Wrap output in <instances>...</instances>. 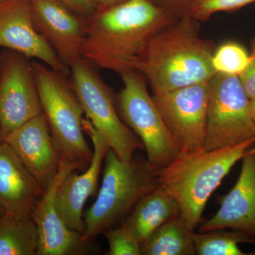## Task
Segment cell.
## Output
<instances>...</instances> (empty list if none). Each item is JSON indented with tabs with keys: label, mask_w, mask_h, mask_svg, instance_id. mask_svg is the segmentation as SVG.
<instances>
[{
	"label": "cell",
	"mask_w": 255,
	"mask_h": 255,
	"mask_svg": "<svg viewBox=\"0 0 255 255\" xmlns=\"http://www.w3.org/2000/svg\"><path fill=\"white\" fill-rule=\"evenodd\" d=\"M94 68L83 58L73 64L70 67V84L86 119L111 150L122 160L128 162L137 150L144 149V146L119 118L110 90Z\"/></svg>",
	"instance_id": "8992f818"
},
{
	"label": "cell",
	"mask_w": 255,
	"mask_h": 255,
	"mask_svg": "<svg viewBox=\"0 0 255 255\" xmlns=\"http://www.w3.org/2000/svg\"><path fill=\"white\" fill-rule=\"evenodd\" d=\"M105 235L110 246V255H140L141 245L122 226L111 228Z\"/></svg>",
	"instance_id": "cb8c5ba5"
},
{
	"label": "cell",
	"mask_w": 255,
	"mask_h": 255,
	"mask_svg": "<svg viewBox=\"0 0 255 255\" xmlns=\"http://www.w3.org/2000/svg\"><path fill=\"white\" fill-rule=\"evenodd\" d=\"M43 193L13 149L0 140V208L7 214L32 218Z\"/></svg>",
	"instance_id": "e0dca14e"
},
{
	"label": "cell",
	"mask_w": 255,
	"mask_h": 255,
	"mask_svg": "<svg viewBox=\"0 0 255 255\" xmlns=\"http://www.w3.org/2000/svg\"><path fill=\"white\" fill-rule=\"evenodd\" d=\"M250 100L255 98V38L252 41L250 60L244 71L239 75Z\"/></svg>",
	"instance_id": "d4e9b609"
},
{
	"label": "cell",
	"mask_w": 255,
	"mask_h": 255,
	"mask_svg": "<svg viewBox=\"0 0 255 255\" xmlns=\"http://www.w3.org/2000/svg\"><path fill=\"white\" fill-rule=\"evenodd\" d=\"M5 1H7V0H0V3L4 2Z\"/></svg>",
	"instance_id": "d6a6232c"
},
{
	"label": "cell",
	"mask_w": 255,
	"mask_h": 255,
	"mask_svg": "<svg viewBox=\"0 0 255 255\" xmlns=\"http://www.w3.org/2000/svg\"><path fill=\"white\" fill-rule=\"evenodd\" d=\"M175 18L151 0H127L87 18L82 58L122 75L138 70L154 36Z\"/></svg>",
	"instance_id": "6da1fadb"
},
{
	"label": "cell",
	"mask_w": 255,
	"mask_h": 255,
	"mask_svg": "<svg viewBox=\"0 0 255 255\" xmlns=\"http://www.w3.org/2000/svg\"><path fill=\"white\" fill-rule=\"evenodd\" d=\"M255 145V138L216 150L183 152L156 169V180L177 202L179 216L194 231L202 221L206 204L223 179Z\"/></svg>",
	"instance_id": "3957f363"
},
{
	"label": "cell",
	"mask_w": 255,
	"mask_h": 255,
	"mask_svg": "<svg viewBox=\"0 0 255 255\" xmlns=\"http://www.w3.org/2000/svg\"><path fill=\"white\" fill-rule=\"evenodd\" d=\"M249 60L250 54L246 48L231 41L215 49L211 62L216 73L239 76L246 68Z\"/></svg>",
	"instance_id": "7402d4cb"
},
{
	"label": "cell",
	"mask_w": 255,
	"mask_h": 255,
	"mask_svg": "<svg viewBox=\"0 0 255 255\" xmlns=\"http://www.w3.org/2000/svg\"><path fill=\"white\" fill-rule=\"evenodd\" d=\"M82 17L88 18L98 10L97 0H55Z\"/></svg>",
	"instance_id": "484cf974"
},
{
	"label": "cell",
	"mask_w": 255,
	"mask_h": 255,
	"mask_svg": "<svg viewBox=\"0 0 255 255\" xmlns=\"http://www.w3.org/2000/svg\"><path fill=\"white\" fill-rule=\"evenodd\" d=\"M1 56L0 129L4 137L43 112L28 58L9 50Z\"/></svg>",
	"instance_id": "30bf717a"
},
{
	"label": "cell",
	"mask_w": 255,
	"mask_h": 255,
	"mask_svg": "<svg viewBox=\"0 0 255 255\" xmlns=\"http://www.w3.org/2000/svg\"><path fill=\"white\" fill-rule=\"evenodd\" d=\"M3 140L13 149L42 190L46 191L58 173L61 155L44 115L31 119L5 135Z\"/></svg>",
	"instance_id": "5bb4252c"
},
{
	"label": "cell",
	"mask_w": 255,
	"mask_h": 255,
	"mask_svg": "<svg viewBox=\"0 0 255 255\" xmlns=\"http://www.w3.org/2000/svg\"><path fill=\"white\" fill-rule=\"evenodd\" d=\"M42 112L61 157L81 170L91 162L93 150L85 140L84 111L70 82L44 63H31Z\"/></svg>",
	"instance_id": "5b68a950"
},
{
	"label": "cell",
	"mask_w": 255,
	"mask_h": 255,
	"mask_svg": "<svg viewBox=\"0 0 255 255\" xmlns=\"http://www.w3.org/2000/svg\"><path fill=\"white\" fill-rule=\"evenodd\" d=\"M249 105L239 76L216 73L209 81L204 148L216 150L255 138Z\"/></svg>",
	"instance_id": "ba28073f"
},
{
	"label": "cell",
	"mask_w": 255,
	"mask_h": 255,
	"mask_svg": "<svg viewBox=\"0 0 255 255\" xmlns=\"http://www.w3.org/2000/svg\"><path fill=\"white\" fill-rule=\"evenodd\" d=\"M37 31L70 68L81 59L87 19L55 0H31Z\"/></svg>",
	"instance_id": "9a60e30c"
},
{
	"label": "cell",
	"mask_w": 255,
	"mask_h": 255,
	"mask_svg": "<svg viewBox=\"0 0 255 255\" xmlns=\"http://www.w3.org/2000/svg\"><path fill=\"white\" fill-rule=\"evenodd\" d=\"M161 8L168 11L175 18L187 15L190 0H151Z\"/></svg>",
	"instance_id": "4316f807"
},
{
	"label": "cell",
	"mask_w": 255,
	"mask_h": 255,
	"mask_svg": "<svg viewBox=\"0 0 255 255\" xmlns=\"http://www.w3.org/2000/svg\"><path fill=\"white\" fill-rule=\"evenodd\" d=\"M38 231L32 218L0 214V255H36Z\"/></svg>",
	"instance_id": "ffe728a7"
},
{
	"label": "cell",
	"mask_w": 255,
	"mask_h": 255,
	"mask_svg": "<svg viewBox=\"0 0 255 255\" xmlns=\"http://www.w3.org/2000/svg\"><path fill=\"white\" fill-rule=\"evenodd\" d=\"M4 137H3L2 132L1 131V129H0V140H3Z\"/></svg>",
	"instance_id": "f546056e"
},
{
	"label": "cell",
	"mask_w": 255,
	"mask_h": 255,
	"mask_svg": "<svg viewBox=\"0 0 255 255\" xmlns=\"http://www.w3.org/2000/svg\"><path fill=\"white\" fill-rule=\"evenodd\" d=\"M196 255H247L241 251L242 243H255V238L240 231L227 229L214 230L207 232L194 233Z\"/></svg>",
	"instance_id": "44dd1931"
},
{
	"label": "cell",
	"mask_w": 255,
	"mask_h": 255,
	"mask_svg": "<svg viewBox=\"0 0 255 255\" xmlns=\"http://www.w3.org/2000/svg\"><path fill=\"white\" fill-rule=\"evenodd\" d=\"M98 1V9H106L122 4L127 0H97Z\"/></svg>",
	"instance_id": "83f0119b"
},
{
	"label": "cell",
	"mask_w": 255,
	"mask_h": 255,
	"mask_svg": "<svg viewBox=\"0 0 255 255\" xmlns=\"http://www.w3.org/2000/svg\"><path fill=\"white\" fill-rule=\"evenodd\" d=\"M255 2V0H190L186 16L204 21L215 13L233 11Z\"/></svg>",
	"instance_id": "603a6c76"
},
{
	"label": "cell",
	"mask_w": 255,
	"mask_h": 255,
	"mask_svg": "<svg viewBox=\"0 0 255 255\" xmlns=\"http://www.w3.org/2000/svg\"><path fill=\"white\" fill-rule=\"evenodd\" d=\"M102 184L97 199L83 215V241L91 244L101 233L116 227L139 201L157 186L155 169L147 159L132 157L125 162L108 151Z\"/></svg>",
	"instance_id": "277c9868"
},
{
	"label": "cell",
	"mask_w": 255,
	"mask_h": 255,
	"mask_svg": "<svg viewBox=\"0 0 255 255\" xmlns=\"http://www.w3.org/2000/svg\"><path fill=\"white\" fill-rule=\"evenodd\" d=\"M142 255H195L194 231L180 216L169 220L141 244Z\"/></svg>",
	"instance_id": "d6986e66"
},
{
	"label": "cell",
	"mask_w": 255,
	"mask_h": 255,
	"mask_svg": "<svg viewBox=\"0 0 255 255\" xmlns=\"http://www.w3.org/2000/svg\"><path fill=\"white\" fill-rule=\"evenodd\" d=\"M214 44L200 34L199 21L175 18L151 40L138 71L148 80L154 95L209 82Z\"/></svg>",
	"instance_id": "7a4b0ae2"
},
{
	"label": "cell",
	"mask_w": 255,
	"mask_h": 255,
	"mask_svg": "<svg viewBox=\"0 0 255 255\" xmlns=\"http://www.w3.org/2000/svg\"><path fill=\"white\" fill-rule=\"evenodd\" d=\"M0 47L25 57L41 60L66 76L70 68L37 31L31 0H7L0 3Z\"/></svg>",
	"instance_id": "8fae6325"
},
{
	"label": "cell",
	"mask_w": 255,
	"mask_h": 255,
	"mask_svg": "<svg viewBox=\"0 0 255 255\" xmlns=\"http://www.w3.org/2000/svg\"><path fill=\"white\" fill-rule=\"evenodd\" d=\"M1 54H0V70H1Z\"/></svg>",
	"instance_id": "1f68e13d"
},
{
	"label": "cell",
	"mask_w": 255,
	"mask_h": 255,
	"mask_svg": "<svg viewBox=\"0 0 255 255\" xmlns=\"http://www.w3.org/2000/svg\"><path fill=\"white\" fill-rule=\"evenodd\" d=\"M250 112H251L252 119L255 125V98L250 100Z\"/></svg>",
	"instance_id": "f1b7e54d"
},
{
	"label": "cell",
	"mask_w": 255,
	"mask_h": 255,
	"mask_svg": "<svg viewBox=\"0 0 255 255\" xmlns=\"http://www.w3.org/2000/svg\"><path fill=\"white\" fill-rule=\"evenodd\" d=\"M178 216L177 202L157 185L137 202L121 226L141 245L156 230Z\"/></svg>",
	"instance_id": "ac0fdd59"
},
{
	"label": "cell",
	"mask_w": 255,
	"mask_h": 255,
	"mask_svg": "<svg viewBox=\"0 0 255 255\" xmlns=\"http://www.w3.org/2000/svg\"><path fill=\"white\" fill-rule=\"evenodd\" d=\"M242 160L237 182L216 214L201 223L199 232L233 230L255 238V148L250 149Z\"/></svg>",
	"instance_id": "2e32d148"
},
{
	"label": "cell",
	"mask_w": 255,
	"mask_h": 255,
	"mask_svg": "<svg viewBox=\"0 0 255 255\" xmlns=\"http://www.w3.org/2000/svg\"><path fill=\"white\" fill-rule=\"evenodd\" d=\"M84 131L91 139L93 155L90 165L82 174L73 170L62 181L56 196V206L61 219L72 231L82 234L85 228L83 209L90 196L95 195L102 163L110 147L86 118Z\"/></svg>",
	"instance_id": "4fadbf2b"
},
{
	"label": "cell",
	"mask_w": 255,
	"mask_h": 255,
	"mask_svg": "<svg viewBox=\"0 0 255 255\" xmlns=\"http://www.w3.org/2000/svg\"><path fill=\"white\" fill-rule=\"evenodd\" d=\"M4 211H3V210L1 209V208H0V214H4Z\"/></svg>",
	"instance_id": "4dcf8cb0"
},
{
	"label": "cell",
	"mask_w": 255,
	"mask_h": 255,
	"mask_svg": "<svg viewBox=\"0 0 255 255\" xmlns=\"http://www.w3.org/2000/svg\"><path fill=\"white\" fill-rule=\"evenodd\" d=\"M120 75L124 87L118 100L122 117L141 140L149 163L155 170L162 168L180 152L147 92L144 75L136 70Z\"/></svg>",
	"instance_id": "52a82bcc"
},
{
	"label": "cell",
	"mask_w": 255,
	"mask_h": 255,
	"mask_svg": "<svg viewBox=\"0 0 255 255\" xmlns=\"http://www.w3.org/2000/svg\"><path fill=\"white\" fill-rule=\"evenodd\" d=\"M73 170H81L78 164L61 157L56 177L37 203L32 219L38 236L37 255H80L89 252L90 244L85 243L80 233L72 231L58 214L56 196L62 181Z\"/></svg>",
	"instance_id": "7c38bea8"
},
{
	"label": "cell",
	"mask_w": 255,
	"mask_h": 255,
	"mask_svg": "<svg viewBox=\"0 0 255 255\" xmlns=\"http://www.w3.org/2000/svg\"><path fill=\"white\" fill-rule=\"evenodd\" d=\"M209 82L152 96L180 153L204 148Z\"/></svg>",
	"instance_id": "9c48e42d"
}]
</instances>
